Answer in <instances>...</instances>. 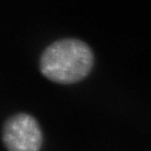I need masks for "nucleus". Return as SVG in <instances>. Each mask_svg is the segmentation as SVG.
Returning <instances> with one entry per match:
<instances>
[{
	"instance_id": "nucleus-1",
	"label": "nucleus",
	"mask_w": 151,
	"mask_h": 151,
	"mask_svg": "<svg viewBox=\"0 0 151 151\" xmlns=\"http://www.w3.org/2000/svg\"><path fill=\"white\" fill-rule=\"evenodd\" d=\"M92 50L79 40L65 39L49 45L40 60V70L50 81L69 85L81 81L93 66Z\"/></svg>"
},
{
	"instance_id": "nucleus-2",
	"label": "nucleus",
	"mask_w": 151,
	"mask_h": 151,
	"mask_svg": "<svg viewBox=\"0 0 151 151\" xmlns=\"http://www.w3.org/2000/svg\"><path fill=\"white\" fill-rule=\"evenodd\" d=\"M2 140L7 151H40L43 134L35 117L19 113L6 119L2 129Z\"/></svg>"
}]
</instances>
